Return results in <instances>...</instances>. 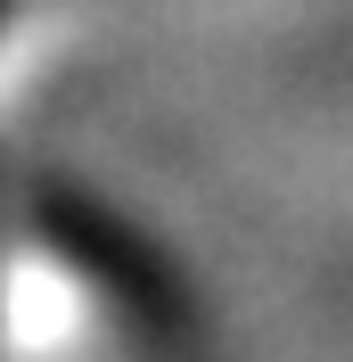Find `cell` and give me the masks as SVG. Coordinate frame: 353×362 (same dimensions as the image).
<instances>
[{"mask_svg":"<svg viewBox=\"0 0 353 362\" xmlns=\"http://www.w3.org/2000/svg\"><path fill=\"white\" fill-rule=\"evenodd\" d=\"M33 230H42V239L66 255L99 296H107L115 313H132L140 329H189L198 305H189L181 264L156 247L140 223H124L107 198L66 189V181H42V189H33Z\"/></svg>","mask_w":353,"mask_h":362,"instance_id":"cell-1","label":"cell"}]
</instances>
